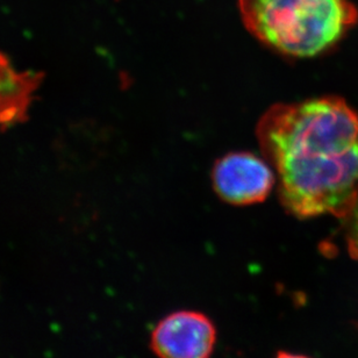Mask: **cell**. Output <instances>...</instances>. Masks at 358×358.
Wrapping results in <instances>:
<instances>
[{
    "mask_svg": "<svg viewBox=\"0 0 358 358\" xmlns=\"http://www.w3.org/2000/svg\"><path fill=\"white\" fill-rule=\"evenodd\" d=\"M238 10L259 41L294 59L327 52L357 20L349 0H238Z\"/></svg>",
    "mask_w": 358,
    "mask_h": 358,
    "instance_id": "2",
    "label": "cell"
},
{
    "mask_svg": "<svg viewBox=\"0 0 358 358\" xmlns=\"http://www.w3.org/2000/svg\"><path fill=\"white\" fill-rule=\"evenodd\" d=\"M256 135L289 213L348 214L358 196V114L345 100L277 103L263 114Z\"/></svg>",
    "mask_w": 358,
    "mask_h": 358,
    "instance_id": "1",
    "label": "cell"
},
{
    "mask_svg": "<svg viewBox=\"0 0 358 358\" xmlns=\"http://www.w3.org/2000/svg\"><path fill=\"white\" fill-rule=\"evenodd\" d=\"M275 358H312L310 356L301 355V354H294V352H279Z\"/></svg>",
    "mask_w": 358,
    "mask_h": 358,
    "instance_id": "7",
    "label": "cell"
},
{
    "mask_svg": "<svg viewBox=\"0 0 358 358\" xmlns=\"http://www.w3.org/2000/svg\"><path fill=\"white\" fill-rule=\"evenodd\" d=\"M347 224V245L350 255L358 259V196L355 203L343 217Z\"/></svg>",
    "mask_w": 358,
    "mask_h": 358,
    "instance_id": "6",
    "label": "cell"
},
{
    "mask_svg": "<svg viewBox=\"0 0 358 358\" xmlns=\"http://www.w3.org/2000/svg\"><path fill=\"white\" fill-rule=\"evenodd\" d=\"M217 343V328L196 310H177L156 324L150 345L159 358H210Z\"/></svg>",
    "mask_w": 358,
    "mask_h": 358,
    "instance_id": "4",
    "label": "cell"
},
{
    "mask_svg": "<svg viewBox=\"0 0 358 358\" xmlns=\"http://www.w3.org/2000/svg\"><path fill=\"white\" fill-rule=\"evenodd\" d=\"M27 87L24 85V80L19 75H14L8 66L5 64L3 59H0V119L3 117V105H6V110L10 112L12 119L17 113L15 108L12 105L17 103L24 107V99Z\"/></svg>",
    "mask_w": 358,
    "mask_h": 358,
    "instance_id": "5",
    "label": "cell"
},
{
    "mask_svg": "<svg viewBox=\"0 0 358 358\" xmlns=\"http://www.w3.org/2000/svg\"><path fill=\"white\" fill-rule=\"evenodd\" d=\"M212 182L217 196L226 203L247 206L264 201L277 177L266 157L235 152L217 159L212 171Z\"/></svg>",
    "mask_w": 358,
    "mask_h": 358,
    "instance_id": "3",
    "label": "cell"
}]
</instances>
